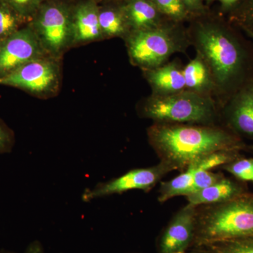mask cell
I'll use <instances>...</instances> for the list:
<instances>
[{
    "mask_svg": "<svg viewBox=\"0 0 253 253\" xmlns=\"http://www.w3.org/2000/svg\"><path fill=\"white\" fill-rule=\"evenodd\" d=\"M158 11L168 19L179 23H188L191 15L181 0H150Z\"/></svg>",
    "mask_w": 253,
    "mask_h": 253,
    "instance_id": "7402d4cb",
    "label": "cell"
},
{
    "mask_svg": "<svg viewBox=\"0 0 253 253\" xmlns=\"http://www.w3.org/2000/svg\"><path fill=\"white\" fill-rule=\"evenodd\" d=\"M155 96H166L185 90L184 66L176 59L159 67L141 71Z\"/></svg>",
    "mask_w": 253,
    "mask_h": 253,
    "instance_id": "4fadbf2b",
    "label": "cell"
},
{
    "mask_svg": "<svg viewBox=\"0 0 253 253\" xmlns=\"http://www.w3.org/2000/svg\"><path fill=\"white\" fill-rule=\"evenodd\" d=\"M139 118L154 123L219 125L214 100L189 90L166 96L149 95L136 106Z\"/></svg>",
    "mask_w": 253,
    "mask_h": 253,
    "instance_id": "277c9868",
    "label": "cell"
},
{
    "mask_svg": "<svg viewBox=\"0 0 253 253\" xmlns=\"http://www.w3.org/2000/svg\"><path fill=\"white\" fill-rule=\"evenodd\" d=\"M15 141L14 131L0 119V155L11 153Z\"/></svg>",
    "mask_w": 253,
    "mask_h": 253,
    "instance_id": "4316f807",
    "label": "cell"
},
{
    "mask_svg": "<svg viewBox=\"0 0 253 253\" xmlns=\"http://www.w3.org/2000/svg\"><path fill=\"white\" fill-rule=\"evenodd\" d=\"M226 18L246 35L253 34V0H241Z\"/></svg>",
    "mask_w": 253,
    "mask_h": 253,
    "instance_id": "ffe728a7",
    "label": "cell"
},
{
    "mask_svg": "<svg viewBox=\"0 0 253 253\" xmlns=\"http://www.w3.org/2000/svg\"><path fill=\"white\" fill-rule=\"evenodd\" d=\"M46 55L34 31L26 23L14 34L0 41V78Z\"/></svg>",
    "mask_w": 253,
    "mask_h": 253,
    "instance_id": "9c48e42d",
    "label": "cell"
},
{
    "mask_svg": "<svg viewBox=\"0 0 253 253\" xmlns=\"http://www.w3.org/2000/svg\"><path fill=\"white\" fill-rule=\"evenodd\" d=\"M249 192L247 183L234 177L224 176L221 180L199 192L186 196L188 204L204 206L230 201Z\"/></svg>",
    "mask_w": 253,
    "mask_h": 253,
    "instance_id": "5bb4252c",
    "label": "cell"
},
{
    "mask_svg": "<svg viewBox=\"0 0 253 253\" xmlns=\"http://www.w3.org/2000/svg\"><path fill=\"white\" fill-rule=\"evenodd\" d=\"M26 22H29L46 0H1Z\"/></svg>",
    "mask_w": 253,
    "mask_h": 253,
    "instance_id": "d4e9b609",
    "label": "cell"
},
{
    "mask_svg": "<svg viewBox=\"0 0 253 253\" xmlns=\"http://www.w3.org/2000/svg\"><path fill=\"white\" fill-rule=\"evenodd\" d=\"M195 172L186 169L179 175L169 181L160 182L158 201L164 204L168 200L177 196H185L194 180Z\"/></svg>",
    "mask_w": 253,
    "mask_h": 253,
    "instance_id": "ac0fdd59",
    "label": "cell"
},
{
    "mask_svg": "<svg viewBox=\"0 0 253 253\" xmlns=\"http://www.w3.org/2000/svg\"><path fill=\"white\" fill-rule=\"evenodd\" d=\"M131 32L156 27L167 21L150 0H123Z\"/></svg>",
    "mask_w": 253,
    "mask_h": 253,
    "instance_id": "2e32d148",
    "label": "cell"
},
{
    "mask_svg": "<svg viewBox=\"0 0 253 253\" xmlns=\"http://www.w3.org/2000/svg\"><path fill=\"white\" fill-rule=\"evenodd\" d=\"M186 253H205L204 251L201 249H194L192 251H188Z\"/></svg>",
    "mask_w": 253,
    "mask_h": 253,
    "instance_id": "4dcf8cb0",
    "label": "cell"
},
{
    "mask_svg": "<svg viewBox=\"0 0 253 253\" xmlns=\"http://www.w3.org/2000/svg\"><path fill=\"white\" fill-rule=\"evenodd\" d=\"M72 47L104 41L99 20V6L94 0L72 4Z\"/></svg>",
    "mask_w": 253,
    "mask_h": 253,
    "instance_id": "7c38bea8",
    "label": "cell"
},
{
    "mask_svg": "<svg viewBox=\"0 0 253 253\" xmlns=\"http://www.w3.org/2000/svg\"><path fill=\"white\" fill-rule=\"evenodd\" d=\"M61 59L46 55L33 60L0 78V85L17 88L39 99L54 97L62 83Z\"/></svg>",
    "mask_w": 253,
    "mask_h": 253,
    "instance_id": "52a82bcc",
    "label": "cell"
},
{
    "mask_svg": "<svg viewBox=\"0 0 253 253\" xmlns=\"http://www.w3.org/2000/svg\"><path fill=\"white\" fill-rule=\"evenodd\" d=\"M72 4L69 0H46L28 22L49 56L62 59L73 48Z\"/></svg>",
    "mask_w": 253,
    "mask_h": 253,
    "instance_id": "8992f818",
    "label": "cell"
},
{
    "mask_svg": "<svg viewBox=\"0 0 253 253\" xmlns=\"http://www.w3.org/2000/svg\"><path fill=\"white\" fill-rule=\"evenodd\" d=\"M28 23L0 0V41L14 34Z\"/></svg>",
    "mask_w": 253,
    "mask_h": 253,
    "instance_id": "603a6c76",
    "label": "cell"
},
{
    "mask_svg": "<svg viewBox=\"0 0 253 253\" xmlns=\"http://www.w3.org/2000/svg\"><path fill=\"white\" fill-rule=\"evenodd\" d=\"M241 152L242 151L239 150H221L215 151L199 158L191 163L186 169L196 172L198 171L211 170L214 168H221L228 163L242 157Z\"/></svg>",
    "mask_w": 253,
    "mask_h": 253,
    "instance_id": "d6986e66",
    "label": "cell"
},
{
    "mask_svg": "<svg viewBox=\"0 0 253 253\" xmlns=\"http://www.w3.org/2000/svg\"><path fill=\"white\" fill-rule=\"evenodd\" d=\"M0 253H16L12 251H9V250L7 249H0Z\"/></svg>",
    "mask_w": 253,
    "mask_h": 253,
    "instance_id": "d6a6232c",
    "label": "cell"
},
{
    "mask_svg": "<svg viewBox=\"0 0 253 253\" xmlns=\"http://www.w3.org/2000/svg\"><path fill=\"white\" fill-rule=\"evenodd\" d=\"M98 4L101 3L108 2V1H117V0H94Z\"/></svg>",
    "mask_w": 253,
    "mask_h": 253,
    "instance_id": "1f68e13d",
    "label": "cell"
},
{
    "mask_svg": "<svg viewBox=\"0 0 253 253\" xmlns=\"http://www.w3.org/2000/svg\"><path fill=\"white\" fill-rule=\"evenodd\" d=\"M100 28L104 40L126 39L131 33L123 0L98 4Z\"/></svg>",
    "mask_w": 253,
    "mask_h": 253,
    "instance_id": "9a60e30c",
    "label": "cell"
},
{
    "mask_svg": "<svg viewBox=\"0 0 253 253\" xmlns=\"http://www.w3.org/2000/svg\"><path fill=\"white\" fill-rule=\"evenodd\" d=\"M187 23L191 46L212 73L219 110L253 81V43L219 11L209 9Z\"/></svg>",
    "mask_w": 253,
    "mask_h": 253,
    "instance_id": "6da1fadb",
    "label": "cell"
},
{
    "mask_svg": "<svg viewBox=\"0 0 253 253\" xmlns=\"http://www.w3.org/2000/svg\"><path fill=\"white\" fill-rule=\"evenodd\" d=\"M196 207L187 204L171 218L158 240V253H186L191 249Z\"/></svg>",
    "mask_w": 253,
    "mask_h": 253,
    "instance_id": "8fae6325",
    "label": "cell"
},
{
    "mask_svg": "<svg viewBox=\"0 0 253 253\" xmlns=\"http://www.w3.org/2000/svg\"><path fill=\"white\" fill-rule=\"evenodd\" d=\"M219 125L241 139L253 140V81L219 110Z\"/></svg>",
    "mask_w": 253,
    "mask_h": 253,
    "instance_id": "30bf717a",
    "label": "cell"
},
{
    "mask_svg": "<svg viewBox=\"0 0 253 253\" xmlns=\"http://www.w3.org/2000/svg\"><path fill=\"white\" fill-rule=\"evenodd\" d=\"M247 36H249V38H251V39H252L253 41V34H249L247 35Z\"/></svg>",
    "mask_w": 253,
    "mask_h": 253,
    "instance_id": "836d02e7",
    "label": "cell"
},
{
    "mask_svg": "<svg viewBox=\"0 0 253 253\" xmlns=\"http://www.w3.org/2000/svg\"><path fill=\"white\" fill-rule=\"evenodd\" d=\"M198 249L205 253H253V236L214 243Z\"/></svg>",
    "mask_w": 253,
    "mask_h": 253,
    "instance_id": "44dd1931",
    "label": "cell"
},
{
    "mask_svg": "<svg viewBox=\"0 0 253 253\" xmlns=\"http://www.w3.org/2000/svg\"><path fill=\"white\" fill-rule=\"evenodd\" d=\"M146 134L160 162L181 172L199 158L215 151L253 150V146L220 125L153 123Z\"/></svg>",
    "mask_w": 253,
    "mask_h": 253,
    "instance_id": "7a4b0ae2",
    "label": "cell"
},
{
    "mask_svg": "<svg viewBox=\"0 0 253 253\" xmlns=\"http://www.w3.org/2000/svg\"><path fill=\"white\" fill-rule=\"evenodd\" d=\"M221 169L230 173L233 177L244 182L253 181V158L241 157L222 166Z\"/></svg>",
    "mask_w": 253,
    "mask_h": 253,
    "instance_id": "cb8c5ba5",
    "label": "cell"
},
{
    "mask_svg": "<svg viewBox=\"0 0 253 253\" xmlns=\"http://www.w3.org/2000/svg\"><path fill=\"white\" fill-rule=\"evenodd\" d=\"M216 1L220 4L219 11L225 16L229 14L233 9H235L241 0H206V3L209 6L210 4Z\"/></svg>",
    "mask_w": 253,
    "mask_h": 253,
    "instance_id": "f1b7e54d",
    "label": "cell"
},
{
    "mask_svg": "<svg viewBox=\"0 0 253 253\" xmlns=\"http://www.w3.org/2000/svg\"><path fill=\"white\" fill-rule=\"evenodd\" d=\"M225 175L222 172H213L211 170L198 171L195 172L194 180L186 196L199 192L221 180Z\"/></svg>",
    "mask_w": 253,
    "mask_h": 253,
    "instance_id": "484cf974",
    "label": "cell"
},
{
    "mask_svg": "<svg viewBox=\"0 0 253 253\" xmlns=\"http://www.w3.org/2000/svg\"><path fill=\"white\" fill-rule=\"evenodd\" d=\"M253 236V193L230 201L196 207L191 249Z\"/></svg>",
    "mask_w": 253,
    "mask_h": 253,
    "instance_id": "3957f363",
    "label": "cell"
},
{
    "mask_svg": "<svg viewBox=\"0 0 253 253\" xmlns=\"http://www.w3.org/2000/svg\"><path fill=\"white\" fill-rule=\"evenodd\" d=\"M189 11L191 17L204 14L210 9L206 0H181Z\"/></svg>",
    "mask_w": 253,
    "mask_h": 253,
    "instance_id": "83f0119b",
    "label": "cell"
},
{
    "mask_svg": "<svg viewBox=\"0 0 253 253\" xmlns=\"http://www.w3.org/2000/svg\"><path fill=\"white\" fill-rule=\"evenodd\" d=\"M172 171V168L162 162L152 167L135 168L118 177L100 182L91 189L84 190L82 200L88 203L111 195L123 194L131 190L149 192L166 174Z\"/></svg>",
    "mask_w": 253,
    "mask_h": 253,
    "instance_id": "ba28073f",
    "label": "cell"
},
{
    "mask_svg": "<svg viewBox=\"0 0 253 253\" xmlns=\"http://www.w3.org/2000/svg\"><path fill=\"white\" fill-rule=\"evenodd\" d=\"M184 77L186 90L214 99L215 86L212 73L201 55L196 53L184 66Z\"/></svg>",
    "mask_w": 253,
    "mask_h": 253,
    "instance_id": "e0dca14e",
    "label": "cell"
},
{
    "mask_svg": "<svg viewBox=\"0 0 253 253\" xmlns=\"http://www.w3.org/2000/svg\"><path fill=\"white\" fill-rule=\"evenodd\" d=\"M24 253H45L44 248L41 243L38 241H34L28 245Z\"/></svg>",
    "mask_w": 253,
    "mask_h": 253,
    "instance_id": "f546056e",
    "label": "cell"
},
{
    "mask_svg": "<svg viewBox=\"0 0 253 253\" xmlns=\"http://www.w3.org/2000/svg\"><path fill=\"white\" fill-rule=\"evenodd\" d=\"M129 61L141 71L159 67L190 46L187 26L167 20L156 27L131 32L125 40Z\"/></svg>",
    "mask_w": 253,
    "mask_h": 253,
    "instance_id": "5b68a950",
    "label": "cell"
}]
</instances>
